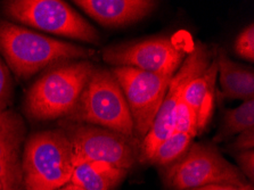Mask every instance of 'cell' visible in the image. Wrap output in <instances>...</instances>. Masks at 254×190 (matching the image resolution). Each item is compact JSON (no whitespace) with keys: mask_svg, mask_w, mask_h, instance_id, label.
<instances>
[{"mask_svg":"<svg viewBox=\"0 0 254 190\" xmlns=\"http://www.w3.org/2000/svg\"><path fill=\"white\" fill-rule=\"evenodd\" d=\"M0 190H1V186H0Z\"/></svg>","mask_w":254,"mask_h":190,"instance_id":"obj_28","label":"cell"},{"mask_svg":"<svg viewBox=\"0 0 254 190\" xmlns=\"http://www.w3.org/2000/svg\"><path fill=\"white\" fill-rule=\"evenodd\" d=\"M0 52L20 79H28L57 62L87 58L94 54L88 48L42 36L7 21H0Z\"/></svg>","mask_w":254,"mask_h":190,"instance_id":"obj_1","label":"cell"},{"mask_svg":"<svg viewBox=\"0 0 254 190\" xmlns=\"http://www.w3.org/2000/svg\"><path fill=\"white\" fill-rule=\"evenodd\" d=\"M237 190H254V189L251 184H245L244 186H242V187H238Z\"/></svg>","mask_w":254,"mask_h":190,"instance_id":"obj_26","label":"cell"},{"mask_svg":"<svg viewBox=\"0 0 254 190\" xmlns=\"http://www.w3.org/2000/svg\"><path fill=\"white\" fill-rule=\"evenodd\" d=\"M210 64L211 54L209 49L202 44H196L176 74L171 77L151 130L140 142L138 156L140 162H148L156 147L173 132L177 106L183 97L185 88L194 77L202 74Z\"/></svg>","mask_w":254,"mask_h":190,"instance_id":"obj_9","label":"cell"},{"mask_svg":"<svg viewBox=\"0 0 254 190\" xmlns=\"http://www.w3.org/2000/svg\"><path fill=\"white\" fill-rule=\"evenodd\" d=\"M57 190H83V189L78 187V186L71 184V182H68V184H66L65 186H63V187L57 189Z\"/></svg>","mask_w":254,"mask_h":190,"instance_id":"obj_25","label":"cell"},{"mask_svg":"<svg viewBox=\"0 0 254 190\" xmlns=\"http://www.w3.org/2000/svg\"><path fill=\"white\" fill-rule=\"evenodd\" d=\"M70 120L109 129L136 140L125 95L113 73L107 69L94 68Z\"/></svg>","mask_w":254,"mask_h":190,"instance_id":"obj_3","label":"cell"},{"mask_svg":"<svg viewBox=\"0 0 254 190\" xmlns=\"http://www.w3.org/2000/svg\"><path fill=\"white\" fill-rule=\"evenodd\" d=\"M168 185L176 190H190L207 185L242 187L248 180L213 146L194 143L165 173Z\"/></svg>","mask_w":254,"mask_h":190,"instance_id":"obj_6","label":"cell"},{"mask_svg":"<svg viewBox=\"0 0 254 190\" xmlns=\"http://www.w3.org/2000/svg\"><path fill=\"white\" fill-rule=\"evenodd\" d=\"M193 137L183 132H173L160 143L154 150L148 163L157 165H168L179 160L190 148Z\"/></svg>","mask_w":254,"mask_h":190,"instance_id":"obj_16","label":"cell"},{"mask_svg":"<svg viewBox=\"0 0 254 190\" xmlns=\"http://www.w3.org/2000/svg\"><path fill=\"white\" fill-rule=\"evenodd\" d=\"M190 190H237V187L229 185H207L203 187L190 189Z\"/></svg>","mask_w":254,"mask_h":190,"instance_id":"obj_24","label":"cell"},{"mask_svg":"<svg viewBox=\"0 0 254 190\" xmlns=\"http://www.w3.org/2000/svg\"><path fill=\"white\" fill-rule=\"evenodd\" d=\"M63 131L71 143L74 168L86 162H105L128 171L139 156L137 140L109 129L71 123Z\"/></svg>","mask_w":254,"mask_h":190,"instance_id":"obj_7","label":"cell"},{"mask_svg":"<svg viewBox=\"0 0 254 190\" xmlns=\"http://www.w3.org/2000/svg\"><path fill=\"white\" fill-rule=\"evenodd\" d=\"M23 127L2 135L0 138V161L20 152V146L23 139Z\"/></svg>","mask_w":254,"mask_h":190,"instance_id":"obj_19","label":"cell"},{"mask_svg":"<svg viewBox=\"0 0 254 190\" xmlns=\"http://www.w3.org/2000/svg\"><path fill=\"white\" fill-rule=\"evenodd\" d=\"M6 15L22 24L70 39L99 44L97 31L68 3L60 0H10Z\"/></svg>","mask_w":254,"mask_h":190,"instance_id":"obj_5","label":"cell"},{"mask_svg":"<svg viewBox=\"0 0 254 190\" xmlns=\"http://www.w3.org/2000/svg\"><path fill=\"white\" fill-rule=\"evenodd\" d=\"M22 127V120L17 114L10 111H0V138Z\"/></svg>","mask_w":254,"mask_h":190,"instance_id":"obj_21","label":"cell"},{"mask_svg":"<svg viewBox=\"0 0 254 190\" xmlns=\"http://www.w3.org/2000/svg\"><path fill=\"white\" fill-rule=\"evenodd\" d=\"M190 54L185 41L176 37L152 38L106 49L104 60L115 67H130L173 76Z\"/></svg>","mask_w":254,"mask_h":190,"instance_id":"obj_8","label":"cell"},{"mask_svg":"<svg viewBox=\"0 0 254 190\" xmlns=\"http://www.w3.org/2000/svg\"><path fill=\"white\" fill-rule=\"evenodd\" d=\"M26 190H57L71 181L72 147L64 131L49 130L31 135L22 160Z\"/></svg>","mask_w":254,"mask_h":190,"instance_id":"obj_2","label":"cell"},{"mask_svg":"<svg viewBox=\"0 0 254 190\" xmlns=\"http://www.w3.org/2000/svg\"><path fill=\"white\" fill-rule=\"evenodd\" d=\"M112 73L128 104L133 122L134 138L141 142L151 130L172 76L130 67H114Z\"/></svg>","mask_w":254,"mask_h":190,"instance_id":"obj_10","label":"cell"},{"mask_svg":"<svg viewBox=\"0 0 254 190\" xmlns=\"http://www.w3.org/2000/svg\"><path fill=\"white\" fill-rule=\"evenodd\" d=\"M251 129H254V99L245 100L238 107L226 112L214 141H224Z\"/></svg>","mask_w":254,"mask_h":190,"instance_id":"obj_15","label":"cell"},{"mask_svg":"<svg viewBox=\"0 0 254 190\" xmlns=\"http://www.w3.org/2000/svg\"><path fill=\"white\" fill-rule=\"evenodd\" d=\"M10 190H26V189L24 188V186H21V187H17V188H15V189H10Z\"/></svg>","mask_w":254,"mask_h":190,"instance_id":"obj_27","label":"cell"},{"mask_svg":"<svg viewBox=\"0 0 254 190\" xmlns=\"http://www.w3.org/2000/svg\"><path fill=\"white\" fill-rule=\"evenodd\" d=\"M127 172L105 162H86L75 166L70 182L83 190H114Z\"/></svg>","mask_w":254,"mask_h":190,"instance_id":"obj_14","label":"cell"},{"mask_svg":"<svg viewBox=\"0 0 254 190\" xmlns=\"http://www.w3.org/2000/svg\"><path fill=\"white\" fill-rule=\"evenodd\" d=\"M253 147H254V129L244 131V132L238 134L237 139L233 143V148L236 150H241V152L253 149Z\"/></svg>","mask_w":254,"mask_h":190,"instance_id":"obj_23","label":"cell"},{"mask_svg":"<svg viewBox=\"0 0 254 190\" xmlns=\"http://www.w3.org/2000/svg\"><path fill=\"white\" fill-rule=\"evenodd\" d=\"M217 66L222 96L229 99L250 100L254 98V73L233 62L220 50L217 60Z\"/></svg>","mask_w":254,"mask_h":190,"instance_id":"obj_13","label":"cell"},{"mask_svg":"<svg viewBox=\"0 0 254 190\" xmlns=\"http://www.w3.org/2000/svg\"><path fill=\"white\" fill-rule=\"evenodd\" d=\"M74 3L107 28H119L140 21L157 5L152 0H75Z\"/></svg>","mask_w":254,"mask_h":190,"instance_id":"obj_11","label":"cell"},{"mask_svg":"<svg viewBox=\"0 0 254 190\" xmlns=\"http://www.w3.org/2000/svg\"><path fill=\"white\" fill-rule=\"evenodd\" d=\"M94 68L89 62H79L46 73L28 92L25 102L28 114L36 120L70 115Z\"/></svg>","mask_w":254,"mask_h":190,"instance_id":"obj_4","label":"cell"},{"mask_svg":"<svg viewBox=\"0 0 254 190\" xmlns=\"http://www.w3.org/2000/svg\"><path fill=\"white\" fill-rule=\"evenodd\" d=\"M238 163L242 168V173L245 174L249 179L253 180L254 177V150H244L238 155Z\"/></svg>","mask_w":254,"mask_h":190,"instance_id":"obj_22","label":"cell"},{"mask_svg":"<svg viewBox=\"0 0 254 190\" xmlns=\"http://www.w3.org/2000/svg\"><path fill=\"white\" fill-rule=\"evenodd\" d=\"M11 95H13V80L8 67L0 58V111H5V108L8 106Z\"/></svg>","mask_w":254,"mask_h":190,"instance_id":"obj_20","label":"cell"},{"mask_svg":"<svg viewBox=\"0 0 254 190\" xmlns=\"http://www.w3.org/2000/svg\"><path fill=\"white\" fill-rule=\"evenodd\" d=\"M235 52L249 62L254 61V25L251 23L242 31L235 41Z\"/></svg>","mask_w":254,"mask_h":190,"instance_id":"obj_18","label":"cell"},{"mask_svg":"<svg viewBox=\"0 0 254 190\" xmlns=\"http://www.w3.org/2000/svg\"><path fill=\"white\" fill-rule=\"evenodd\" d=\"M217 75V61H213L205 71L194 77L184 90L183 100L195 115L198 132L206 127L212 115Z\"/></svg>","mask_w":254,"mask_h":190,"instance_id":"obj_12","label":"cell"},{"mask_svg":"<svg viewBox=\"0 0 254 190\" xmlns=\"http://www.w3.org/2000/svg\"><path fill=\"white\" fill-rule=\"evenodd\" d=\"M173 131H175V132L187 133L193 138L198 133L195 115L193 112L190 110V107L185 104L183 97L180 98L178 106H177Z\"/></svg>","mask_w":254,"mask_h":190,"instance_id":"obj_17","label":"cell"}]
</instances>
